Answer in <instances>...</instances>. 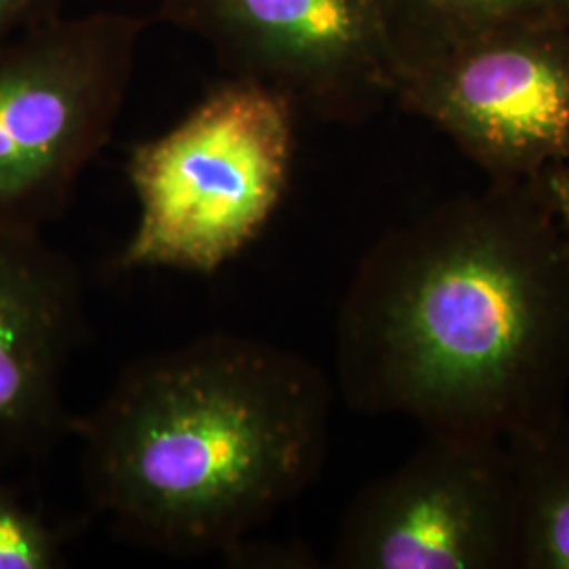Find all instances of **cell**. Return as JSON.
Wrapping results in <instances>:
<instances>
[{
  "instance_id": "obj_1",
  "label": "cell",
  "mask_w": 569,
  "mask_h": 569,
  "mask_svg": "<svg viewBox=\"0 0 569 569\" xmlns=\"http://www.w3.org/2000/svg\"><path fill=\"white\" fill-rule=\"evenodd\" d=\"M350 409L512 439L568 409L569 239L531 180L395 226L336 321Z\"/></svg>"
},
{
  "instance_id": "obj_3",
  "label": "cell",
  "mask_w": 569,
  "mask_h": 569,
  "mask_svg": "<svg viewBox=\"0 0 569 569\" xmlns=\"http://www.w3.org/2000/svg\"><path fill=\"white\" fill-rule=\"evenodd\" d=\"M298 108L228 77L161 136L131 150L138 222L121 270L216 274L262 232L289 190Z\"/></svg>"
},
{
  "instance_id": "obj_9",
  "label": "cell",
  "mask_w": 569,
  "mask_h": 569,
  "mask_svg": "<svg viewBox=\"0 0 569 569\" xmlns=\"http://www.w3.org/2000/svg\"><path fill=\"white\" fill-rule=\"evenodd\" d=\"M507 443L517 489V569H569V409Z\"/></svg>"
},
{
  "instance_id": "obj_11",
  "label": "cell",
  "mask_w": 569,
  "mask_h": 569,
  "mask_svg": "<svg viewBox=\"0 0 569 569\" xmlns=\"http://www.w3.org/2000/svg\"><path fill=\"white\" fill-rule=\"evenodd\" d=\"M63 561L60 529L28 509L0 479V569H56Z\"/></svg>"
},
{
  "instance_id": "obj_6",
  "label": "cell",
  "mask_w": 569,
  "mask_h": 569,
  "mask_svg": "<svg viewBox=\"0 0 569 569\" xmlns=\"http://www.w3.org/2000/svg\"><path fill=\"white\" fill-rule=\"evenodd\" d=\"M159 18L317 119L359 122L392 100L390 0H161Z\"/></svg>"
},
{
  "instance_id": "obj_4",
  "label": "cell",
  "mask_w": 569,
  "mask_h": 569,
  "mask_svg": "<svg viewBox=\"0 0 569 569\" xmlns=\"http://www.w3.org/2000/svg\"><path fill=\"white\" fill-rule=\"evenodd\" d=\"M146 21L63 13L0 44V224L42 232L112 138Z\"/></svg>"
},
{
  "instance_id": "obj_7",
  "label": "cell",
  "mask_w": 569,
  "mask_h": 569,
  "mask_svg": "<svg viewBox=\"0 0 569 569\" xmlns=\"http://www.w3.org/2000/svg\"><path fill=\"white\" fill-rule=\"evenodd\" d=\"M392 100L446 133L489 182L569 161V26H510L403 70Z\"/></svg>"
},
{
  "instance_id": "obj_8",
  "label": "cell",
  "mask_w": 569,
  "mask_h": 569,
  "mask_svg": "<svg viewBox=\"0 0 569 569\" xmlns=\"http://www.w3.org/2000/svg\"><path fill=\"white\" fill-rule=\"evenodd\" d=\"M82 329L77 270L42 232L0 224V470L70 432L63 376Z\"/></svg>"
},
{
  "instance_id": "obj_10",
  "label": "cell",
  "mask_w": 569,
  "mask_h": 569,
  "mask_svg": "<svg viewBox=\"0 0 569 569\" xmlns=\"http://www.w3.org/2000/svg\"><path fill=\"white\" fill-rule=\"evenodd\" d=\"M390 23L399 77L407 68L491 30L569 26V0H390Z\"/></svg>"
},
{
  "instance_id": "obj_13",
  "label": "cell",
  "mask_w": 569,
  "mask_h": 569,
  "mask_svg": "<svg viewBox=\"0 0 569 569\" xmlns=\"http://www.w3.org/2000/svg\"><path fill=\"white\" fill-rule=\"evenodd\" d=\"M531 182L550 216L569 239V161L545 167L536 178H531Z\"/></svg>"
},
{
  "instance_id": "obj_2",
  "label": "cell",
  "mask_w": 569,
  "mask_h": 569,
  "mask_svg": "<svg viewBox=\"0 0 569 569\" xmlns=\"http://www.w3.org/2000/svg\"><path fill=\"white\" fill-rule=\"evenodd\" d=\"M331 407L312 361L222 331L138 359L70 432L87 498L121 536L228 555L315 483Z\"/></svg>"
},
{
  "instance_id": "obj_5",
  "label": "cell",
  "mask_w": 569,
  "mask_h": 569,
  "mask_svg": "<svg viewBox=\"0 0 569 569\" xmlns=\"http://www.w3.org/2000/svg\"><path fill=\"white\" fill-rule=\"evenodd\" d=\"M338 569H517V489L507 439L428 432L346 509Z\"/></svg>"
},
{
  "instance_id": "obj_12",
  "label": "cell",
  "mask_w": 569,
  "mask_h": 569,
  "mask_svg": "<svg viewBox=\"0 0 569 569\" xmlns=\"http://www.w3.org/2000/svg\"><path fill=\"white\" fill-rule=\"evenodd\" d=\"M63 0H0V44L61 16Z\"/></svg>"
}]
</instances>
